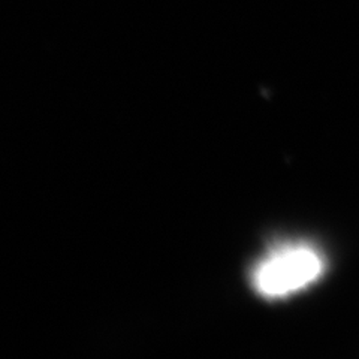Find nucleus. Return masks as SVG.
<instances>
[{"label": "nucleus", "instance_id": "1", "mask_svg": "<svg viewBox=\"0 0 359 359\" xmlns=\"http://www.w3.org/2000/svg\"><path fill=\"white\" fill-rule=\"evenodd\" d=\"M323 268L322 255L310 244H285L255 266L252 283L265 298H283L316 282Z\"/></svg>", "mask_w": 359, "mask_h": 359}]
</instances>
